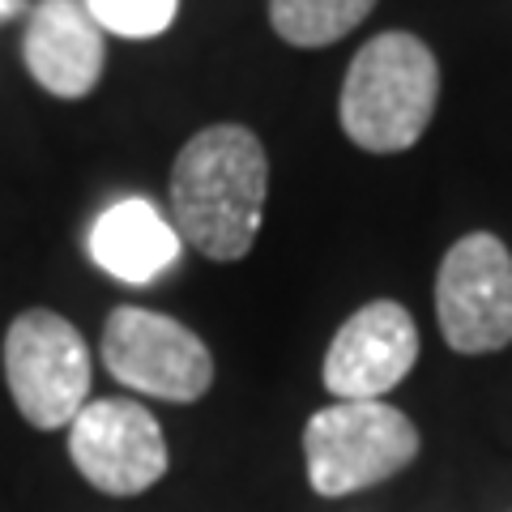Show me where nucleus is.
I'll list each match as a JSON object with an SVG mask.
<instances>
[{"instance_id": "f257e3e1", "label": "nucleus", "mask_w": 512, "mask_h": 512, "mask_svg": "<svg viewBox=\"0 0 512 512\" xmlns=\"http://www.w3.org/2000/svg\"><path fill=\"white\" fill-rule=\"evenodd\" d=\"M265 197L269 158L248 124L201 128L171 167V227L205 261H244L261 235Z\"/></svg>"}, {"instance_id": "f03ea898", "label": "nucleus", "mask_w": 512, "mask_h": 512, "mask_svg": "<svg viewBox=\"0 0 512 512\" xmlns=\"http://www.w3.org/2000/svg\"><path fill=\"white\" fill-rule=\"evenodd\" d=\"M440 103V64L410 30L367 39L338 94L342 133L367 154H402L427 133Z\"/></svg>"}, {"instance_id": "7ed1b4c3", "label": "nucleus", "mask_w": 512, "mask_h": 512, "mask_svg": "<svg viewBox=\"0 0 512 512\" xmlns=\"http://www.w3.org/2000/svg\"><path fill=\"white\" fill-rule=\"evenodd\" d=\"M419 457V427L389 402H333L303 427L308 483L325 500H342L402 474Z\"/></svg>"}, {"instance_id": "20e7f679", "label": "nucleus", "mask_w": 512, "mask_h": 512, "mask_svg": "<svg viewBox=\"0 0 512 512\" xmlns=\"http://www.w3.org/2000/svg\"><path fill=\"white\" fill-rule=\"evenodd\" d=\"M90 346L73 320L52 308L13 316L5 333V384L35 431H60L90 402Z\"/></svg>"}, {"instance_id": "39448f33", "label": "nucleus", "mask_w": 512, "mask_h": 512, "mask_svg": "<svg viewBox=\"0 0 512 512\" xmlns=\"http://www.w3.org/2000/svg\"><path fill=\"white\" fill-rule=\"evenodd\" d=\"M103 363L137 397L188 406L210 393L214 355L175 316L124 303L103 325Z\"/></svg>"}, {"instance_id": "423d86ee", "label": "nucleus", "mask_w": 512, "mask_h": 512, "mask_svg": "<svg viewBox=\"0 0 512 512\" xmlns=\"http://www.w3.org/2000/svg\"><path fill=\"white\" fill-rule=\"evenodd\" d=\"M436 320L457 355H491L512 342V252L500 235L474 231L444 252Z\"/></svg>"}, {"instance_id": "0eeeda50", "label": "nucleus", "mask_w": 512, "mask_h": 512, "mask_svg": "<svg viewBox=\"0 0 512 512\" xmlns=\"http://www.w3.org/2000/svg\"><path fill=\"white\" fill-rule=\"evenodd\" d=\"M69 457L103 495H141L171 466L163 427L133 397H94L77 410L69 423Z\"/></svg>"}, {"instance_id": "6e6552de", "label": "nucleus", "mask_w": 512, "mask_h": 512, "mask_svg": "<svg viewBox=\"0 0 512 512\" xmlns=\"http://www.w3.org/2000/svg\"><path fill=\"white\" fill-rule=\"evenodd\" d=\"M419 363V325L397 299H372L342 320L325 350V389L338 402H380Z\"/></svg>"}, {"instance_id": "1a4fd4ad", "label": "nucleus", "mask_w": 512, "mask_h": 512, "mask_svg": "<svg viewBox=\"0 0 512 512\" xmlns=\"http://www.w3.org/2000/svg\"><path fill=\"white\" fill-rule=\"evenodd\" d=\"M22 64L52 99H86L107 73V35L82 0H39L22 35Z\"/></svg>"}, {"instance_id": "9d476101", "label": "nucleus", "mask_w": 512, "mask_h": 512, "mask_svg": "<svg viewBox=\"0 0 512 512\" xmlns=\"http://www.w3.org/2000/svg\"><path fill=\"white\" fill-rule=\"evenodd\" d=\"M86 248L107 278L124 286H150L175 269L184 239L150 197H120L94 218Z\"/></svg>"}, {"instance_id": "9b49d317", "label": "nucleus", "mask_w": 512, "mask_h": 512, "mask_svg": "<svg viewBox=\"0 0 512 512\" xmlns=\"http://www.w3.org/2000/svg\"><path fill=\"white\" fill-rule=\"evenodd\" d=\"M376 0H269V26L291 47H329L346 39Z\"/></svg>"}, {"instance_id": "f8f14e48", "label": "nucleus", "mask_w": 512, "mask_h": 512, "mask_svg": "<svg viewBox=\"0 0 512 512\" xmlns=\"http://www.w3.org/2000/svg\"><path fill=\"white\" fill-rule=\"evenodd\" d=\"M103 35L116 39H158L167 35L180 0H82Z\"/></svg>"}, {"instance_id": "ddd939ff", "label": "nucleus", "mask_w": 512, "mask_h": 512, "mask_svg": "<svg viewBox=\"0 0 512 512\" xmlns=\"http://www.w3.org/2000/svg\"><path fill=\"white\" fill-rule=\"evenodd\" d=\"M13 13H22V0H0V22H9Z\"/></svg>"}]
</instances>
